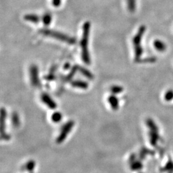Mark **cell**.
<instances>
[{
	"label": "cell",
	"mask_w": 173,
	"mask_h": 173,
	"mask_svg": "<svg viewBox=\"0 0 173 173\" xmlns=\"http://www.w3.org/2000/svg\"><path fill=\"white\" fill-rule=\"evenodd\" d=\"M90 23L89 21L85 22L83 25L81 39L80 40V47L81 50V59L83 62L89 65L91 62L89 50V40L90 36Z\"/></svg>",
	"instance_id": "cell-1"
},
{
	"label": "cell",
	"mask_w": 173,
	"mask_h": 173,
	"mask_svg": "<svg viewBox=\"0 0 173 173\" xmlns=\"http://www.w3.org/2000/svg\"><path fill=\"white\" fill-rule=\"evenodd\" d=\"M39 32L46 37L53 38V39L58 40L61 41V42H65L70 45H73L77 42V40H76L75 37H71L68 36V35L62 33V32L60 31L51 30V29L42 28L40 29Z\"/></svg>",
	"instance_id": "cell-2"
},
{
	"label": "cell",
	"mask_w": 173,
	"mask_h": 173,
	"mask_svg": "<svg viewBox=\"0 0 173 173\" xmlns=\"http://www.w3.org/2000/svg\"><path fill=\"white\" fill-rule=\"evenodd\" d=\"M146 27L144 25L140 26L137 33L135 35L132 39L135 50V60L136 62H139L140 60V58L142 55L143 49L141 46V42L142 37L146 32Z\"/></svg>",
	"instance_id": "cell-3"
},
{
	"label": "cell",
	"mask_w": 173,
	"mask_h": 173,
	"mask_svg": "<svg viewBox=\"0 0 173 173\" xmlns=\"http://www.w3.org/2000/svg\"><path fill=\"white\" fill-rule=\"evenodd\" d=\"M75 126V122L73 121H69L63 125L62 127L59 135H58L56 139V142L57 144H61L65 141L66 138L69 135V133L72 130Z\"/></svg>",
	"instance_id": "cell-4"
},
{
	"label": "cell",
	"mask_w": 173,
	"mask_h": 173,
	"mask_svg": "<svg viewBox=\"0 0 173 173\" xmlns=\"http://www.w3.org/2000/svg\"><path fill=\"white\" fill-rule=\"evenodd\" d=\"M7 113L4 108L1 109V139L4 140H8L10 137L6 133V119Z\"/></svg>",
	"instance_id": "cell-5"
},
{
	"label": "cell",
	"mask_w": 173,
	"mask_h": 173,
	"mask_svg": "<svg viewBox=\"0 0 173 173\" xmlns=\"http://www.w3.org/2000/svg\"><path fill=\"white\" fill-rule=\"evenodd\" d=\"M30 78L31 83L34 87L40 86V80L39 78V69L38 67L33 64L30 67Z\"/></svg>",
	"instance_id": "cell-6"
},
{
	"label": "cell",
	"mask_w": 173,
	"mask_h": 173,
	"mask_svg": "<svg viewBox=\"0 0 173 173\" xmlns=\"http://www.w3.org/2000/svg\"><path fill=\"white\" fill-rule=\"evenodd\" d=\"M40 99L41 101L43 102V103L46 105L49 109L51 110H55V108H57V105L51 96H49L48 94L44 92L40 95Z\"/></svg>",
	"instance_id": "cell-7"
},
{
	"label": "cell",
	"mask_w": 173,
	"mask_h": 173,
	"mask_svg": "<svg viewBox=\"0 0 173 173\" xmlns=\"http://www.w3.org/2000/svg\"><path fill=\"white\" fill-rule=\"evenodd\" d=\"M108 101L109 103L111 108H112L113 110L116 111L119 109V100L116 95L112 94L109 96V97L108 98Z\"/></svg>",
	"instance_id": "cell-8"
},
{
	"label": "cell",
	"mask_w": 173,
	"mask_h": 173,
	"mask_svg": "<svg viewBox=\"0 0 173 173\" xmlns=\"http://www.w3.org/2000/svg\"><path fill=\"white\" fill-rule=\"evenodd\" d=\"M71 85L73 87L83 90H86L88 89V87H89V83H88L87 82L81 80H76L71 81Z\"/></svg>",
	"instance_id": "cell-9"
},
{
	"label": "cell",
	"mask_w": 173,
	"mask_h": 173,
	"mask_svg": "<svg viewBox=\"0 0 173 173\" xmlns=\"http://www.w3.org/2000/svg\"><path fill=\"white\" fill-rule=\"evenodd\" d=\"M78 70L80 72L81 74L83 75L85 77H86L87 78L89 79V80H92L94 79L93 74L87 69L85 68V67L78 66Z\"/></svg>",
	"instance_id": "cell-10"
},
{
	"label": "cell",
	"mask_w": 173,
	"mask_h": 173,
	"mask_svg": "<svg viewBox=\"0 0 173 173\" xmlns=\"http://www.w3.org/2000/svg\"><path fill=\"white\" fill-rule=\"evenodd\" d=\"M153 45L155 49L160 52H163L164 51H165L167 48V46L165 42H163V41L160 40H155L153 42Z\"/></svg>",
	"instance_id": "cell-11"
},
{
	"label": "cell",
	"mask_w": 173,
	"mask_h": 173,
	"mask_svg": "<svg viewBox=\"0 0 173 173\" xmlns=\"http://www.w3.org/2000/svg\"><path fill=\"white\" fill-rule=\"evenodd\" d=\"M24 19L26 20V21H29L33 23H39L40 18L36 14H26L24 16Z\"/></svg>",
	"instance_id": "cell-12"
},
{
	"label": "cell",
	"mask_w": 173,
	"mask_h": 173,
	"mask_svg": "<svg viewBox=\"0 0 173 173\" xmlns=\"http://www.w3.org/2000/svg\"><path fill=\"white\" fill-rule=\"evenodd\" d=\"M127 4L128 10L131 13H133L136 10L137 3L136 0H127Z\"/></svg>",
	"instance_id": "cell-13"
},
{
	"label": "cell",
	"mask_w": 173,
	"mask_h": 173,
	"mask_svg": "<svg viewBox=\"0 0 173 173\" xmlns=\"http://www.w3.org/2000/svg\"><path fill=\"white\" fill-rule=\"evenodd\" d=\"M62 114L60 112H55L51 115V119L53 122L58 123L62 120Z\"/></svg>",
	"instance_id": "cell-14"
},
{
	"label": "cell",
	"mask_w": 173,
	"mask_h": 173,
	"mask_svg": "<svg viewBox=\"0 0 173 173\" xmlns=\"http://www.w3.org/2000/svg\"><path fill=\"white\" fill-rule=\"evenodd\" d=\"M42 20L43 24L44 25V26H49V25H50V23H51L52 16L51 14L49 13L45 14L44 15V16L42 17Z\"/></svg>",
	"instance_id": "cell-15"
},
{
	"label": "cell",
	"mask_w": 173,
	"mask_h": 173,
	"mask_svg": "<svg viewBox=\"0 0 173 173\" xmlns=\"http://www.w3.org/2000/svg\"><path fill=\"white\" fill-rule=\"evenodd\" d=\"M12 122L14 127H18L20 124V119L17 112H14L12 116Z\"/></svg>",
	"instance_id": "cell-16"
},
{
	"label": "cell",
	"mask_w": 173,
	"mask_h": 173,
	"mask_svg": "<svg viewBox=\"0 0 173 173\" xmlns=\"http://www.w3.org/2000/svg\"><path fill=\"white\" fill-rule=\"evenodd\" d=\"M124 89L123 87L119 85H113L110 88V91L112 93V94L116 95V94H121Z\"/></svg>",
	"instance_id": "cell-17"
},
{
	"label": "cell",
	"mask_w": 173,
	"mask_h": 173,
	"mask_svg": "<svg viewBox=\"0 0 173 173\" xmlns=\"http://www.w3.org/2000/svg\"><path fill=\"white\" fill-rule=\"evenodd\" d=\"M35 167H36V162L34 160H31L26 163L25 165V169L27 171L31 172L34 171Z\"/></svg>",
	"instance_id": "cell-18"
},
{
	"label": "cell",
	"mask_w": 173,
	"mask_h": 173,
	"mask_svg": "<svg viewBox=\"0 0 173 173\" xmlns=\"http://www.w3.org/2000/svg\"><path fill=\"white\" fill-rule=\"evenodd\" d=\"M78 70V66H75L72 67V70L71 71V72H70L68 75H67L66 78H65V80L67 81H69L71 80V79L72 78V77H74V75H75L76 72Z\"/></svg>",
	"instance_id": "cell-19"
},
{
	"label": "cell",
	"mask_w": 173,
	"mask_h": 173,
	"mask_svg": "<svg viewBox=\"0 0 173 173\" xmlns=\"http://www.w3.org/2000/svg\"><path fill=\"white\" fill-rule=\"evenodd\" d=\"M142 164L140 162H133L131 165V168L134 171H137V170H139L142 168Z\"/></svg>",
	"instance_id": "cell-20"
},
{
	"label": "cell",
	"mask_w": 173,
	"mask_h": 173,
	"mask_svg": "<svg viewBox=\"0 0 173 173\" xmlns=\"http://www.w3.org/2000/svg\"><path fill=\"white\" fill-rule=\"evenodd\" d=\"M51 3L54 7H59L62 3V0H51Z\"/></svg>",
	"instance_id": "cell-21"
},
{
	"label": "cell",
	"mask_w": 173,
	"mask_h": 173,
	"mask_svg": "<svg viewBox=\"0 0 173 173\" xmlns=\"http://www.w3.org/2000/svg\"><path fill=\"white\" fill-rule=\"evenodd\" d=\"M44 78L46 79V80H54V79H55V76L53 74H51V72L50 74L47 76V77H45Z\"/></svg>",
	"instance_id": "cell-22"
},
{
	"label": "cell",
	"mask_w": 173,
	"mask_h": 173,
	"mask_svg": "<svg viewBox=\"0 0 173 173\" xmlns=\"http://www.w3.org/2000/svg\"><path fill=\"white\" fill-rule=\"evenodd\" d=\"M70 67H71V64L69 63H66L65 64V65L64 66V69L65 70H68Z\"/></svg>",
	"instance_id": "cell-23"
}]
</instances>
